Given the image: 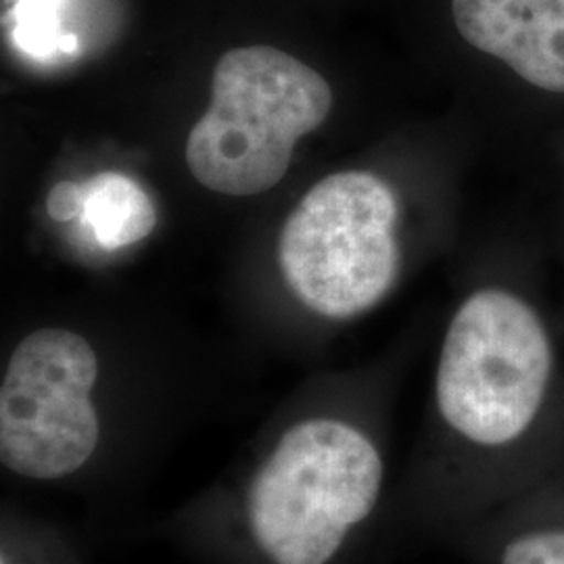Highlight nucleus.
<instances>
[{
  "label": "nucleus",
  "mask_w": 564,
  "mask_h": 564,
  "mask_svg": "<svg viewBox=\"0 0 564 564\" xmlns=\"http://www.w3.org/2000/svg\"><path fill=\"white\" fill-rule=\"evenodd\" d=\"M333 93L323 76L272 46L220 57L212 105L186 141L193 178L209 191L247 197L286 174L297 141L323 126Z\"/></svg>",
  "instance_id": "nucleus-1"
},
{
  "label": "nucleus",
  "mask_w": 564,
  "mask_h": 564,
  "mask_svg": "<svg viewBox=\"0 0 564 564\" xmlns=\"http://www.w3.org/2000/svg\"><path fill=\"white\" fill-rule=\"evenodd\" d=\"M383 463L349 424L289 429L249 491V523L274 564H326L379 500Z\"/></svg>",
  "instance_id": "nucleus-2"
},
{
  "label": "nucleus",
  "mask_w": 564,
  "mask_h": 564,
  "mask_svg": "<svg viewBox=\"0 0 564 564\" xmlns=\"http://www.w3.org/2000/svg\"><path fill=\"white\" fill-rule=\"evenodd\" d=\"M395 220V195L375 174L341 172L314 184L279 239V265L293 295L335 321L377 305L398 276Z\"/></svg>",
  "instance_id": "nucleus-3"
},
{
  "label": "nucleus",
  "mask_w": 564,
  "mask_h": 564,
  "mask_svg": "<svg viewBox=\"0 0 564 564\" xmlns=\"http://www.w3.org/2000/svg\"><path fill=\"white\" fill-rule=\"evenodd\" d=\"M550 368L552 349L538 314L505 291H479L463 303L445 335L440 412L473 444H510L535 421Z\"/></svg>",
  "instance_id": "nucleus-4"
},
{
  "label": "nucleus",
  "mask_w": 564,
  "mask_h": 564,
  "mask_svg": "<svg viewBox=\"0 0 564 564\" xmlns=\"http://www.w3.org/2000/svg\"><path fill=\"white\" fill-rule=\"evenodd\" d=\"M97 356L80 335L41 328L13 351L0 389V460L20 477L72 475L99 442Z\"/></svg>",
  "instance_id": "nucleus-5"
},
{
  "label": "nucleus",
  "mask_w": 564,
  "mask_h": 564,
  "mask_svg": "<svg viewBox=\"0 0 564 564\" xmlns=\"http://www.w3.org/2000/svg\"><path fill=\"white\" fill-rule=\"evenodd\" d=\"M452 13L470 46L542 90L564 93V0H452Z\"/></svg>",
  "instance_id": "nucleus-6"
},
{
  "label": "nucleus",
  "mask_w": 564,
  "mask_h": 564,
  "mask_svg": "<svg viewBox=\"0 0 564 564\" xmlns=\"http://www.w3.org/2000/svg\"><path fill=\"white\" fill-rule=\"evenodd\" d=\"M84 186L80 223L95 242L116 251L147 239L155 224L158 209L139 182L118 172H102Z\"/></svg>",
  "instance_id": "nucleus-7"
},
{
  "label": "nucleus",
  "mask_w": 564,
  "mask_h": 564,
  "mask_svg": "<svg viewBox=\"0 0 564 564\" xmlns=\"http://www.w3.org/2000/svg\"><path fill=\"white\" fill-rule=\"evenodd\" d=\"M63 0H18L13 39L30 57H51L61 51L63 32L59 7Z\"/></svg>",
  "instance_id": "nucleus-8"
},
{
  "label": "nucleus",
  "mask_w": 564,
  "mask_h": 564,
  "mask_svg": "<svg viewBox=\"0 0 564 564\" xmlns=\"http://www.w3.org/2000/svg\"><path fill=\"white\" fill-rule=\"evenodd\" d=\"M502 564H564V531L531 533L514 540L506 547Z\"/></svg>",
  "instance_id": "nucleus-9"
},
{
  "label": "nucleus",
  "mask_w": 564,
  "mask_h": 564,
  "mask_svg": "<svg viewBox=\"0 0 564 564\" xmlns=\"http://www.w3.org/2000/svg\"><path fill=\"white\" fill-rule=\"evenodd\" d=\"M82 207H84L82 182H59L53 186V191L46 197V214L55 223H72L80 218Z\"/></svg>",
  "instance_id": "nucleus-10"
}]
</instances>
